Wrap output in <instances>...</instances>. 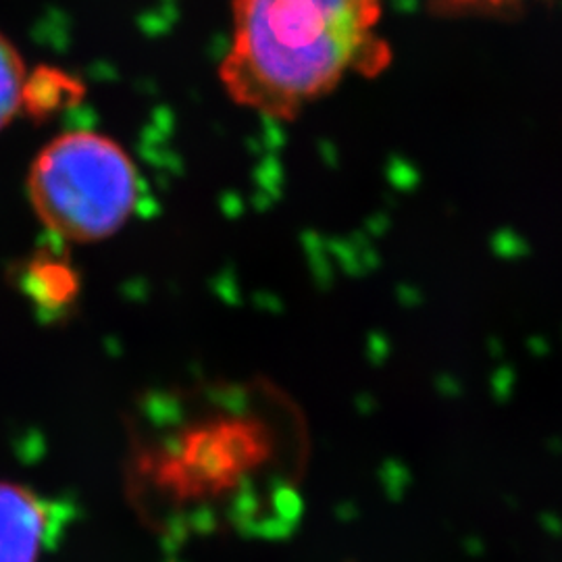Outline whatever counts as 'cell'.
Listing matches in <instances>:
<instances>
[{"mask_svg": "<svg viewBox=\"0 0 562 562\" xmlns=\"http://www.w3.org/2000/svg\"><path fill=\"white\" fill-rule=\"evenodd\" d=\"M301 440L283 402L255 387L150 406L134 440L142 513L188 529L273 531L299 506Z\"/></svg>", "mask_w": 562, "mask_h": 562, "instance_id": "1", "label": "cell"}, {"mask_svg": "<svg viewBox=\"0 0 562 562\" xmlns=\"http://www.w3.org/2000/svg\"><path fill=\"white\" fill-rule=\"evenodd\" d=\"M380 0H234L222 83L240 106L292 120L346 76L387 60Z\"/></svg>", "mask_w": 562, "mask_h": 562, "instance_id": "2", "label": "cell"}, {"mask_svg": "<svg viewBox=\"0 0 562 562\" xmlns=\"http://www.w3.org/2000/svg\"><path fill=\"white\" fill-rule=\"evenodd\" d=\"M42 225L59 240L101 241L120 232L138 201V171L120 144L69 132L42 148L27 176Z\"/></svg>", "mask_w": 562, "mask_h": 562, "instance_id": "3", "label": "cell"}, {"mask_svg": "<svg viewBox=\"0 0 562 562\" xmlns=\"http://www.w3.org/2000/svg\"><path fill=\"white\" fill-rule=\"evenodd\" d=\"M67 510L23 483L0 480V562H41Z\"/></svg>", "mask_w": 562, "mask_h": 562, "instance_id": "4", "label": "cell"}, {"mask_svg": "<svg viewBox=\"0 0 562 562\" xmlns=\"http://www.w3.org/2000/svg\"><path fill=\"white\" fill-rule=\"evenodd\" d=\"M23 285L41 308L59 311L76 294V276L69 265L50 255H36L23 271Z\"/></svg>", "mask_w": 562, "mask_h": 562, "instance_id": "5", "label": "cell"}, {"mask_svg": "<svg viewBox=\"0 0 562 562\" xmlns=\"http://www.w3.org/2000/svg\"><path fill=\"white\" fill-rule=\"evenodd\" d=\"M25 81L27 71L20 50L4 34H0V130L18 117L23 106Z\"/></svg>", "mask_w": 562, "mask_h": 562, "instance_id": "6", "label": "cell"}, {"mask_svg": "<svg viewBox=\"0 0 562 562\" xmlns=\"http://www.w3.org/2000/svg\"><path fill=\"white\" fill-rule=\"evenodd\" d=\"M67 97L69 88L65 78H60L57 71L42 69L36 76H27L21 111L34 117H42L53 113Z\"/></svg>", "mask_w": 562, "mask_h": 562, "instance_id": "7", "label": "cell"}]
</instances>
